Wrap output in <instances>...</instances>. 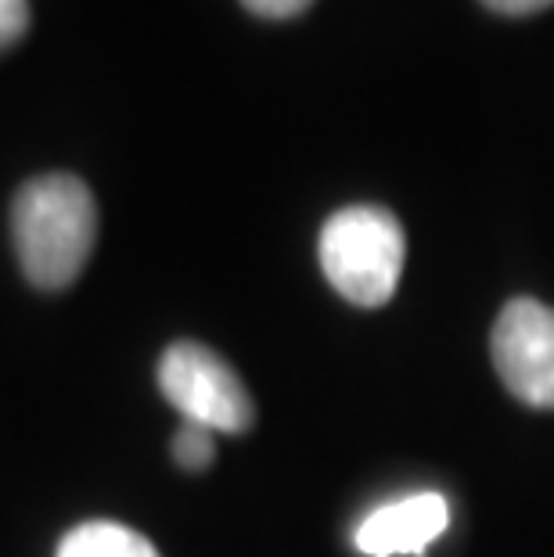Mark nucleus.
<instances>
[{
    "label": "nucleus",
    "mask_w": 554,
    "mask_h": 557,
    "mask_svg": "<svg viewBox=\"0 0 554 557\" xmlns=\"http://www.w3.org/2000/svg\"><path fill=\"white\" fill-rule=\"evenodd\" d=\"M11 238L19 267L37 288H69L98 242V206L73 173H44L19 187L11 201Z\"/></svg>",
    "instance_id": "nucleus-1"
},
{
    "label": "nucleus",
    "mask_w": 554,
    "mask_h": 557,
    "mask_svg": "<svg viewBox=\"0 0 554 557\" xmlns=\"http://www.w3.org/2000/svg\"><path fill=\"white\" fill-rule=\"evenodd\" d=\"M321 270L353 306L374 310L396 295L404 277L407 238L399 220L382 206H346L321 227Z\"/></svg>",
    "instance_id": "nucleus-2"
},
{
    "label": "nucleus",
    "mask_w": 554,
    "mask_h": 557,
    "mask_svg": "<svg viewBox=\"0 0 554 557\" xmlns=\"http://www.w3.org/2000/svg\"><path fill=\"white\" fill-rule=\"evenodd\" d=\"M159 388L184 421L209 432H245L256 421V403L234 367L202 342H173L159 360Z\"/></svg>",
    "instance_id": "nucleus-3"
},
{
    "label": "nucleus",
    "mask_w": 554,
    "mask_h": 557,
    "mask_svg": "<svg viewBox=\"0 0 554 557\" xmlns=\"http://www.w3.org/2000/svg\"><path fill=\"white\" fill-rule=\"evenodd\" d=\"M501 382L526 407L554 410V310L537 299H512L490 335Z\"/></svg>",
    "instance_id": "nucleus-4"
},
{
    "label": "nucleus",
    "mask_w": 554,
    "mask_h": 557,
    "mask_svg": "<svg viewBox=\"0 0 554 557\" xmlns=\"http://www.w3.org/2000/svg\"><path fill=\"white\" fill-rule=\"evenodd\" d=\"M451 511L440 493L399 496L371 511L357 529V550L368 557H399V554H426L432 540L443 536Z\"/></svg>",
    "instance_id": "nucleus-5"
},
{
    "label": "nucleus",
    "mask_w": 554,
    "mask_h": 557,
    "mask_svg": "<svg viewBox=\"0 0 554 557\" xmlns=\"http://www.w3.org/2000/svg\"><path fill=\"white\" fill-rule=\"evenodd\" d=\"M54 557H159V550L120 521H84L65 532Z\"/></svg>",
    "instance_id": "nucleus-6"
},
{
    "label": "nucleus",
    "mask_w": 554,
    "mask_h": 557,
    "mask_svg": "<svg viewBox=\"0 0 554 557\" xmlns=\"http://www.w3.org/2000/svg\"><path fill=\"white\" fill-rule=\"evenodd\" d=\"M217 457V443H213V432L202 429L195 421H184L181 432L173 435V460L181 465L184 471H202L213 465Z\"/></svg>",
    "instance_id": "nucleus-7"
},
{
    "label": "nucleus",
    "mask_w": 554,
    "mask_h": 557,
    "mask_svg": "<svg viewBox=\"0 0 554 557\" xmlns=\"http://www.w3.org/2000/svg\"><path fill=\"white\" fill-rule=\"evenodd\" d=\"M29 0H0V51L19 44L29 29Z\"/></svg>",
    "instance_id": "nucleus-8"
},
{
    "label": "nucleus",
    "mask_w": 554,
    "mask_h": 557,
    "mask_svg": "<svg viewBox=\"0 0 554 557\" xmlns=\"http://www.w3.org/2000/svg\"><path fill=\"white\" fill-rule=\"evenodd\" d=\"M242 4L259 18H296L313 0H242Z\"/></svg>",
    "instance_id": "nucleus-9"
},
{
    "label": "nucleus",
    "mask_w": 554,
    "mask_h": 557,
    "mask_svg": "<svg viewBox=\"0 0 554 557\" xmlns=\"http://www.w3.org/2000/svg\"><path fill=\"white\" fill-rule=\"evenodd\" d=\"M482 4L501 11V15H533V11L551 8L554 0H482Z\"/></svg>",
    "instance_id": "nucleus-10"
}]
</instances>
